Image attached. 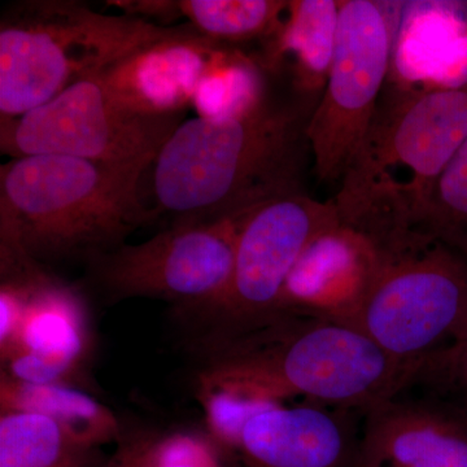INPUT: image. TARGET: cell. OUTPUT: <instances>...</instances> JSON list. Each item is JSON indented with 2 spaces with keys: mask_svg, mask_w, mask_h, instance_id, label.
<instances>
[{
  "mask_svg": "<svg viewBox=\"0 0 467 467\" xmlns=\"http://www.w3.org/2000/svg\"><path fill=\"white\" fill-rule=\"evenodd\" d=\"M273 79L265 99L248 112L178 126L152 165L155 217L214 220L303 192L306 128L317 104Z\"/></svg>",
  "mask_w": 467,
  "mask_h": 467,
  "instance_id": "6da1fadb",
  "label": "cell"
},
{
  "mask_svg": "<svg viewBox=\"0 0 467 467\" xmlns=\"http://www.w3.org/2000/svg\"><path fill=\"white\" fill-rule=\"evenodd\" d=\"M204 350L199 376L267 401L303 399L365 413L417 380L367 335L306 313H287Z\"/></svg>",
  "mask_w": 467,
  "mask_h": 467,
  "instance_id": "7a4b0ae2",
  "label": "cell"
},
{
  "mask_svg": "<svg viewBox=\"0 0 467 467\" xmlns=\"http://www.w3.org/2000/svg\"><path fill=\"white\" fill-rule=\"evenodd\" d=\"M144 171L61 155L9 160L0 168V248L48 269L88 265L155 221L140 199Z\"/></svg>",
  "mask_w": 467,
  "mask_h": 467,
  "instance_id": "3957f363",
  "label": "cell"
},
{
  "mask_svg": "<svg viewBox=\"0 0 467 467\" xmlns=\"http://www.w3.org/2000/svg\"><path fill=\"white\" fill-rule=\"evenodd\" d=\"M466 138L467 86L389 94L340 180L339 217L377 243L413 232Z\"/></svg>",
  "mask_w": 467,
  "mask_h": 467,
  "instance_id": "277c9868",
  "label": "cell"
},
{
  "mask_svg": "<svg viewBox=\"0 0 467 467\" xmlns=\"http://www.w3.org/2000/svg\"><path fill=\"white\" fill-rule=\"evenodd\" d=\"M378 248L367 287L334 319L367 335L422 379L467 334V257L416 233Z\"/></svg>",
  "mask_w": 467,
  "mask_h": 467,
  "instance_id": "5b68a950",
  "label": "cell"
},
{
  "mask_svg": "<svg viewBox=\"0 0 467 467\" xmlns=\"http://www.w3.org/2000/svg\"><path fill=\"white\" fill-rule=\"evenodd\" d=\"M77 0H17L0 15V119L26 115L173 33Z\"/></svg>",
  "mask_w": 467,
  "mask_h": 467,
  "instance_id": "8992f818",
  "label": "cell"
},
{
  "mask_svg": "<svg viewBox=\"0 0 467 467\" xmlns=\"http://www.w3.org/2000/svg\"><path fill=\"white\" fill-rule=\"evenodd\" d=\"M405 5L342 0L333 63L306 128L319 182L342 180L376 119Z\"/></svg>",
  "mask_w": 467,
  "mask_h": 467,
  "instance_id": "52a82bcc",
  "label": "cell"
},
{
  "mask_svg": "<svg viewBox=\"0 0 467 467\" xmlns=\"http://www.w3.org/2000/svg\"><path fill=\"white\" fill-rule=\"evenodd\" d=\"M339 220L333 199L304 192L251 212L236 245L232 275L207 306L183 315L204 327V348L281 317L285 284L313 239Z\"/></svg>",
  "mask_w": 467,
  "mask_h": 467,
  "instance_id": "ba28073f",
  "label": "cell"
},
{
  "mask_svg": "<svg viewBox=\"0 0 467 467\" xmlns=\"http://www.w3.org/2000/svg\"><path fill=\"white\" fill-rule=\"evenodd\" d=\"M183 117L137 112L97 76L26 115L0 119V150L11 159L61 155L147 171Z\"/></svg>",
  "mask_w": 467,
  "mask_h": 467,
  "instance_id": "9c48e42d",
  "label": "cell"
},
{
  "mask_svg": "<svg viewBox=\"0 0 467 467\" xmlns=\"http://www.w3.org/2000/svg\"><path fill=\"white\" fill-rule=\"evenodd\" d=\"M252 211L171 223L149 241L95 257L86 265V276L109 300H164L187 315L207 306L225 287Z\"/></svg>",
  "mask_w": 467,
  "mask_h": 467,
  "instance_id": "30bf717a",
  "label": "cell"
},
{
  "mask_svg": "<svg viewBox=\"0 0 467 467\" xmlns=\"http://www.w3.org/2000/svg\"><path fill=\"white\" fill-rule=\"evenodd\" d=\"M18 263L26 282V308L14 339L0 350V373L20 382L82 389L92 352L84 296L48 267L24 256Z\"/></svg>",
  "mask_w": 467,
  "mask_h": 467,
  "instance_id": "8fae6325",
  "label": "cell"
},
{
  "mask_svg": "<svg viewBox=\"0 0 467 467\" xmlns=\"http://www.w3.org/2000/svg\"><path fill=\"white\" fill-rule=\"evenodd\" d=\"M352 411L306 401L261 402L223 457L241 467H356L361 435Z\"/></svg>",
  "mask_w": 467,
  "mask_h": 467,
  "instance_id": "7c38bea8",
  "label": "cell"
},
{
  "mask_svg": "<svg viewBox=\"0 0 467 467\" xmlns=\"http://www.w3.org/2000/svg\"><path fill=\"white\" fill-rule=\"evenodd\" d=\"M226 47L184 24L117 61L100 78L117 99L137 112L184 116L202 78Z\"/></svg>",
  "mask_w": 467,
  "mask_h": 467,
  "instance_id": "4fadbf2b",
  "label": "cell"
},
{
  "mask_svg": "<svg viewBox=\"0 0 467 467\" xmlns=\"http://www.w3.org/2000/svg\"><path fill=\"white\" fill-rule=\"evenodd\" d=\"M395 399L364 413L361 467H467V408Z\"/></svg>",
  "mask_w": 467,
  "mask_h": 467,
  "instance_id": "5bb4252c",
  "label": "cell"
},
{
  "mask_svg": "<svg viewBox=\"0 0 467 467\" xmlns=\"http://www.w3.org/2000/svg\"><path fill=\"white\" fill-rule=\"evenodd\" d=\"M379 261L376 242L339 217L318 234L285 284L281 313L337 318L367 287Z\"/></svg>",
  "mask_w": 467,
  "mask_h": 467,
  "instance_id": "9a60e30c",
  "label": "cell"
},
{
  "mask_svg": "<svg viewBox=\"0 0 467 467\" xmlns=\"http://www.w3.org/2000/svg\"><path fill=\"white\" fill-rule=\"evenodd\" d=\"M342 0H292L276 32L254 52L273 78L310 103L324 91Z\"/></svg>",
  "mask_w": 467,
  "mask_h": 467,
  "instance_id": "2e32d148",
  "label": "cell"
},
{
  "mask_svg": "<svg viewBox=\"0 0 467 467\" xmlns=\"http://www.w3.org/2000/svg\"><path fill=\"white\" fill-rule=\"evenodd\" d=\"M398 43L405 46L396 45L393 57H408L411 54L414 57L395 61L392 67L410 63L420 55L423 57L413 64V69L402 78H407L416 69L418 64L422 63L425 67L418 77L417 82H422L423 86L429 66H432L429 90L466 88V2L407 3ZM422 86L420 90H422Z\"/></svg>",
  "mask_w": 467,
  "mask_h": 467,
  "instance_id": "e0dca14e",
  "label": "cell"
},
{
  "mask_svg": "<svg viewBox=\"0 0 467 467\" xmlns=\"http://www.w3.org/2000/svg\"><path fill=\"white\" fill-rule=\"evenodd\" d=\"M109 5L143 20L186 18L209 41L244 50L269 39L288 7L285 0H117Z\"/></svg>",
  "mask_w": 467,
  "mask_h": 467,
  "instance_id": "ac0fdd59",
  "label": "cell"
},
{
  "mask_svg": "<svg viewBox=\"0 0 467 467\" xmlns=\"http://www.w3.org/2000/svg\"><path fill=\"white\" fill-rule=\"evenodd\" d=\"M0 411H27L50 418L86 447L99 450L122 439L112 410L82 389L20 382L0 373Z\"/></svg>",
  "mask_w": 467,
  "mask_h": 467,
  "instance_id": "d6986e66",
  "label": "cell"
},
{
  "mask_svg": "<svg viewBox=\"0 0 467 467\" xmlns=\"http://www.w3.org/2000/svg\"><path fill=\"white\" fill-rule=\"evenodd\" d=\"M98 450L86 447L50 418L0 411V467H95Z\"/></svg>",
  "mask_w": 467,
  "mask_h": 467,
  "instance_id": "ffe728a7",
  "label": "cell"
},
{
  "mask_svg": "<svg viewBox=\"0 0 467 467\" xmlns=\"http://www.w3.org/2000/svg\"><path fill=\"white\" fill-rule=\"evenodd\" d=\"M467 257V138L435 184L413 232Z\"/></svg>",
  "mask_w": 467,
  "mask_h": 467,
  "instance_id": "44dd1931",
  "label": "cell"
},
{
  "mask_svg": "<svg viewBox=\"0 0 467 467\" xmlns=\"http://www.w3.org/2000/svg\"><path fill=\"white\" fill-rule=\"evenodd\" d=\"M152 467H223V457L208 434L173 431L153 435Z\"/></svg>",
  "mask_w": 467,
  "mask_h": 467,
  "instance_id": "7402d4cb",
  "label": "cell"
},
{
  "mask_svg": "<svg viewBox=\"0 0 467 467\" xmlns=\"http://www.w3.org/2000/svg\"><path fill=\"white\" fill-rule=\"evenodd\" d=\"M152 434L122 436L115 454L104 467H152L150 442Z\"/></svg>",
  "mask_w": 467,
  "mask_h": 467,
  "instance_id": "603a6c76",
  "label": "cell"
},
{
  "mask_svg": "<svg viewBox=\"0 0 467 467\" xmlns=\"http://www.w3.org/2000/svg\"><path fill=\"white\" fill-rule=\"evenodd\" d=\"M429 378L456 389L467 405V334L450 358L435 368Z\"/></svg>",
  "mask_w": 467,
  "mask_h": 467,
  "instance_id": "cb8c5ba5",
  "label": "cell"
},
{
  "mask_svg": "<svg viewBox=\"0 0 467 467\" xmlns=\"http://www.w3.org/2000/svg\"><path fill=\"white\" fill-rule=\"evenodd\" d=\"M356 467H361V465H359V462H358V466H356Z\"/></svg>",
  "mask_w": 467,
  "mask_h": 467,
  "instance_id": "d4e9b609",
  "label": "cell"
},
{
  "mask_svg": "<svg viewBox=\"0 0 467 467\" xmlns=\"http://www.w3.org/2000/svg\"><path fill=\"white\" fill-rule=\"evenodd\" d=\"M466 5H467V2H466Z\"/></svg>",
  "mask_w": 467,
  "mask_h": 467,
  "instance_id": "484cf974",
  "label": "cell"
}]
</instances>
